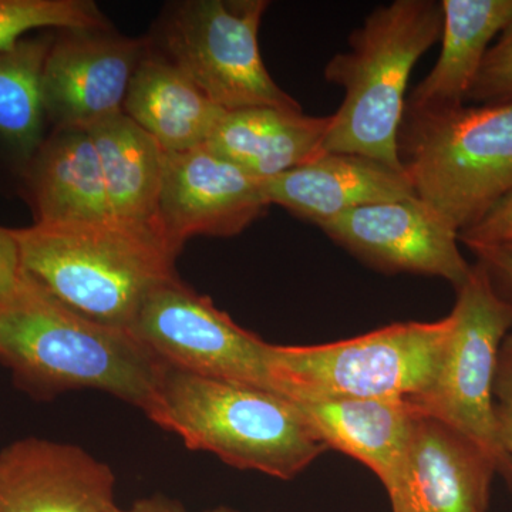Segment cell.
Returning a JSON list of instances; mask_svg holds the SVG:
<instances>
[{"label":"cell","instance_id":"obj_1","mask_svg":"<svg viewBox=\"0 0 512 512\" xmlns=\"http://www.w3.org/2000/svg\"><path fill=\"white\" fill-rule=\"evenodd\" d=\"M0 362L39 392L100 390L143 412L164 369L130 330L74 311L23 272L0 299Z\"/></svg>","mask_w":512,"mask_h":512},{"label":"cell","instance_id":"obj_2","mask_svg":"<svg viewBox=\"0 0 512 512\" xmlns=\"http://www.w3.org/2000/svg\"><path fill=\"white\" fill-rule=\"evenodd\" d=\"M144 413L191 450L281 480L299 476L328 450L284 394L167 365Z\"/></svg>","mask_w":512,"mask_h":512},{"label":"cell","instance_id":"obj_3","mask_svg":"<svg viewBox=\"0 0 512 512\" xmlns=\"http://www.w3.org/2000/svg\"><path fill=\"white\" fill-rule=\"evenodd\" d=\"M441 33L443 9L436 0H394L367 16L350 35L349 49L325 67V79L345 90L330 116L325 153L356 154L403 171L397 136L410 74Z\"/></svg>","mask_w":512,"mask_h":512},{"label":"cell","instance_id":"obj_4","mask_svg":"<svg viewBox=\"0 0 512 512\" xmlns=\"http://www.w3.org/2000/svg\"><path fill=\"white\" fill-rule=\"evenodd\" d=\"M22 272L64 305L128 329L148 293L175 275L177 254L156 229L116 220L12 229Z\"/></svg>","mask_w":512,"mask_h":512},{"label":"cell","instance_id":"obj_5","mask_svg":"<svg viewBox=\"0 0 512 512\" xmlns=\"http://www.w3.org/2000/svg\"><path fill=\"white\" fill-rule=\"evenodd\" d=\"M397 154L416 197L460 234L512 191V101L406 109Z\"/></svg>","mask_w":512,"mask_h":512},{"label":"cell","instance_id":"obj_6","mask_svg":"<svg viewBox=\"0 0 512 512\" xmlns=\"http://www.w3.org/2000/svg\"><path fill=\"white\" fill-rule=\"evenodd\" d=\"M451 330L448 315L325 345H269L272 387L291 400L419 399L436 382Z\"/></svg>","mask_w":512,"mask_h":512},{"label":"cell","instance_id":"obj_7","mask_svg":"<svg viewBox=\"0 0 512 512\" xmlns=\"http://www.w3.org/2000/svg\"><path fill=\"white\" fill-rule=\"evenodd\" d=\"M453 330L436 382L410 400L421 414L447 424L483 447L512 488V456L501 440L494 384L512 308L498 298L480 265L456 289Z\"/></svg>","mask_w":512,"mask_h":512},{"label":"cell","instance_id":"obj_8","mask_svg":"<svg viewBox=\"0 0 512 512\" xmlns=\"http://www.w3.org/2000/svg\"><path fill=\"white\" fill-rule=\"evenodd\" d=\"M266 0H190L164 29L170 62L224 111H302L272 79L258 45Z\"/></svg>","mask_w":512,"mask_h":512},{"label":"cell","instance_id":"obj_9","mask_svg":"<svg viewBox=\"0 0 512 512\" xmlns=\"http://www.w3.org/2000/svg\"><path fill=\"white\" fill-rule=\"evenodd\" d=\"M128 330L164 365L274 390L269 343L177 276L148 293Z\"/></svg>","mask_w":512,"mask_h":512},{"label":"cell","instance_id":"obj_10","mask_svg":"<svg viewBox=\"0 0 512 512\" xmlns=\"http://www.w3.org/2000/svg\"><path fill=\"white\" fill-rule=\"evenodd\" d=\"M262 180L202 146L165 153L158 229L180 254L194 237H235L269 208Z\"/></svg>","mask_w":512,"mask_h":512},{"label":"cell","instance_id":"obj_11","mask_svg":"<svg viewBox=\"0 0 512 512\" xmlns=\"http://www.w3.org/2000/svg\"><path fill=\"white\" fill-rule=\"evenodd\" d=\"M363 264L384 274L436 276L457 289L470 276L458 234L419 198L379 202L319 227Z\"/></svg>","mask_w":512,"mask_h":512},{"label":"cell","instance_id":"obj_12","mask_svg":"<svg viewBox=\"0 0 512 512\" xmlns=\"http://www.w3.org/2000/svg\"><path fill=\"white\" fill-rule=\"evenodd\" d=\"M106 32H69L50 47L43 100L56 127H83L123 111L147 43Z\"/></svg>","mask_w":512,"mask_h":512},{"label":"cell","instance_id":"obj_13","mask_svg":"<svg viewBox=\"0 0 512 512\" xmlns=\"http://www.w3.org/2000/svg\"><path fill=\"white\" fill-rule=\"evenodd\" d=\"M495 474L497 463L483 447L420 413L387 494L393 512H487Z\"/></svg>","mask_w":512,"mask_h":512},{"label":"cell","instance_id":"obj_14","mask_svg":"<svg viewBox=\"0 0 512 512\" xmlns=\"http://www.w3.org/2000/svg\"><path fill=\"white\" fill-rule=\"evenodd\" d=\"M116 477L73 444L29 437L0 451V512H109Z\"/></svg>","mask_w":512,"mask_h":512},{"label":"cell","instance_id":"obj_15","mask_svg":"<svg viewBox=\"0 0 512 512\" xmlns=\"http://www.w3.org/2000/svg\"><path fill=\"white\" fill-rule=\"evenodd\" d=\"M269 204L320 227L340 214L379 202L416 197L403 171L356 154L325 153L262 180Z\"/></svg>","mask_w":512,"mask_h":512},{"label":"cell","instance_id":"obj_16","mask_svg":"<svg viewBox=\"0 0 512 512\" xmlns=\"http://www.w3.org/2000/svg\"><path fill=\"white\" fill-rule=\"evenodd\" d=\"M328 448L369 468L386 491L402 470L420 412L406 399L292 400Z\"/></svg>","mask_w":512,"mask_h":512},{"label":"cell","instance_id":"obj_17","mask_svg":"<svg viewBox=\"0 0 512 512\" xmlns=\"http://www.w3.org/2000/svg\"><path fill=\"white\" fill-rule=\"evenodd\" d=\"M330 116L255 107L225 111L205 147L259 180H269L322 154Z\"/></svg>","mask_w":512,"mask_h":512},{"label":"cell","instance_id":"obj_18","mask_svg":"<svg viewBox=\"0 0 512 512\" xmlns=\"http://www.w3.org/2000/svg\"><path fill=\"white\" fill-rule=\"evenodd\" d=\"M29 185L39 224L113 220L99 156L84 127H56L33 156Z\"/></svg>","mask_w":512,"mask_h":512},{"label":"cell","instance_id":"obj_19","mask_svg":"<svg viewBox=\"0 0 512 512\" xmlns=\"http://www.w3.org/2000/svg\"><path fill=\"white\" fill-rule=\"evenodd\" d=\"M123 111L165 153L205 146L225 113L174 63L148 53L134 72Z\"/></svg>","mask_w":512,"mask_h":512},{"label":"cell","instance_id":"obj_20","mask_svg":"<svg viewBox=\"0 0 512 512\" xmlns=\"http://www.w3.org/2000/svg\"><path fill=\"white\" fill-rule=\"evenodd\" d=\"M443 33L436 66L414 87L406 109L466 104L494 39L512 20V0H443Z\"/></svg>","mask_w":512,"mask_h":512},{"label":"cell","instance_id":"obj_21","mask_svg":"<svg viewBox=\"0 0 512 512\" xmlns=\"http://www.w3.org/2000/svg\"><path fill=\"white\" fill-rule=\"evenodd\" d=\"M83 127L99 156L113 220L160 232L163 148L124 111Z\"/></svg>","mask_w":512,"mask_h":512},{"label":"cell","instance_id":"obj_22","mask_svg":"<svg viewBox=\"0 0 512 512\" xmlns=\"http://www.w3.org/2000/svg\"><path fill=\"white\" fill-rule=\"evenodd\" d=\"M52 45L46 37L22 40L0 52V140L23 157L35 156L43 143V70Z\"/></svg>","mask_w":512,"mask_h":512},{"label":"cell","instance_id":"obj_23","mask_svg":"<svg viewBox=\"0 0 512 512\" xmlns=\"http://www.w3.org/2000/svg\"><path fill=\"white\" fill-rule=\"evenodd\" d=\"M106 32L107 22L90 0H0V52L13 49L30 30Z\"/></svg>","mask_w":512,"mask_h":512},{"label":"cell","instance_id":"obj_24","mask_svg":"<svg viewBox=\"0 0 512 512\" xmlns=\"http://www.w3.org/2000/svg\"><path fill=\"white\" fill-rule=\"evenodd\" d=\"M467 101L501 104L512 101V20L488 49Z\"/></svg>","mask_w":512,"mask_h":512},{"label":"cell","instance_id":"obj_25","mask_svg":"<svg viewBox=\"0 0 512 512\" xmlns=\"http://www.w3.org/2000/svg\"><path fill=\"white\" fill-rule=\"evenodd\" d=\"M468 249L476 255L477 264L484 269L498 298L512 308V239Z\"/></svg>","mask_w":512,"mask_h":512},{"label":"cell","instance_id":"obj_26","mask_svg":"<svg viewBox=\"0 0 512 512\" xmlns=\"http://www.w3.org/2000/svg\"><path fill=\"white\" fill-rule=\"evenodd\" d=\"M512 239V191L501 198L487 214L470 228L458 234V241L466 247L497 244Z\"/></svg>","mask_w":512,"mask_h":512},{"label":"cell","instance_id":"obj_27","mask_svg":"<svg viewBox=\"0 0 512 512\" xmlns=\"http://www.w3.org/2000/svg\"><path fill=\"white\" fill-rule=\"evenodd\" d=\"M22 278L18 242L12 229L0 228V299L15 291Z\"/></svg>","mask_w":512,"mask_h":512},{"label":"cell","instance_id":"obj_28","mask_svg":"<svg viewBox=\"0 0 512 512\" xmlns=\"http://www.w3.org/2000/svg\"><path fill=\"white\" fill-rule=\"evenodd\" d=\"M494 396L497 404L512 412V357L505 356L503 353L498 360Z\"/></svg>","mask_w":512,"mask_h":512},{"label":"cell","instance_id":"obj_29","mask_svg":"<svg viewBox=\"0 0 512 512\" xmlns=\"http://www.w3.org/2000/svg\"><path fill=\"white\" fill-rule=\"evenodd\" d=\"M109 512H187V510L177 501L157 495V497L137 501L128 508H120L114 505Z\"/></svg>","mask_w":512,"mask_h":512},{"label":"cell","instance_id":"obj_30","mask_svg":"<svg viewBox=\"0 0 512 512\" xmlns=\"http://www.w3.org/2000/svg\"><path fill=\"white\" fill-rule=\"evenodd\" d=\"M498 423H500L501 440L512 456V412L497 404Z\"/></svg>","mask_w":512,"mask_h":512},{"label":"cell","instance_id":"obj_31","mask_svg":"<svg viewBox=\"0 0 512 512\" xmlns=\"http://www.w3.org/2000/svg\"><path fill=\"white\" fill-rule=\"evenodd\" d=\"M501 353H503L505 356L512 357V328L510 332H508V335L505 336L503 348H501Z\"/></svg>","mask_w":512,"mask_h":512},{"label":"cell","instance_id":"obj_32","mask_svg":"<svg viewBox=\"0 0 512 512\" xmlns=\"http://www.w3.org/2000/svg\"><path fill=\"white\" fill-rule=\"evenodd\" d=\"M207 512H239V511L229 510V508H215V510H210Z\"/></svg>","mask_w":512,"mask_h":512}]
</instances>
